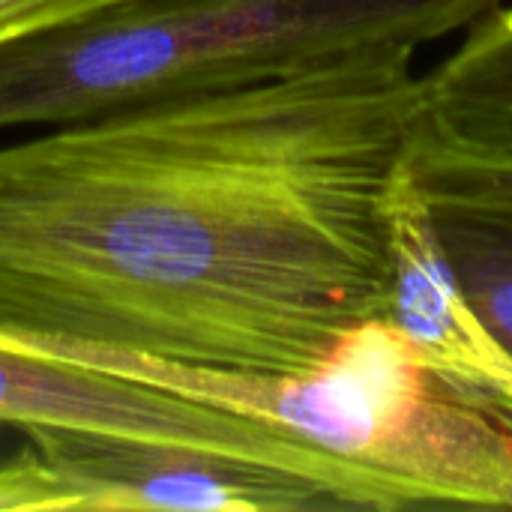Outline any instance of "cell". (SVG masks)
<instances>
[{"label":"cell","mask_w":512,"mask_h":512,"mask_svg":"<svg viewBox=\"0 0 512 512\" xmlns=\"http://www.w3.org/2000/svg\"><path fill=\"white\" fill-rule=\"evenodd\" d=\"M411 57L180 93L0 144V330L303 372L384 315Z\"/></svg>","instance_id":"cell-1"},{"label":"cell","mask_w":512,"mask_h":512,"mask_svg":"<svg viewBox=\"0 0 512 512\" xmlns=\"http://www.w3.org/2000/svg\"><path fill=\"white\" fill-rule=\"evenodd\" d=\"M501 0H147L0 48V132L180 93L414 57Z\"/></svg>","instance_id":"cell-2"},{"label":"cell","mask_w":512,"mask_h":512,"mask_svg":"<svg viewBox=\"0 0 512 512\" xmlns=\"http://www.w3.org/2000/svg\"><path fill=\"white\" fill-rule=\"evenodd\" d=\"M18 339L63 360L252 417L342 465L375 495L381 512L512 510V423L453 387L384 315L345 333L321 363L303 372H216Z\"/></svg>","instance_id":"cell-3"},{"label":"cell","mask_w":512,"mask_h":512,"mask_svg":"<svg viewBox=\"0 0 512 512\" xmlns=\"http://www.w3.org/2000/svg\"><path fill=\"white\" fill-rule=\"evenodd\" d=\"M345 510L318 480L255 459L84 429H27L0 462V512Z\"/></svg>","instance_id":"cell-4"},{"label":"cell","mask_w":512,"mask_h":512,"mask_svg":"<svg viewBox=\"0 0 512 512\" xmlns=\"http://www.w3.org/2000/svg\"><path fill=\"white\" fill-rule=\"evenodd\" d=\"M84 429L186 444L306 474L345 510L378 512L375 495L342 465L225 408L45 354L0 330V429Z\"/></svg>","instance_id":"cell-5"},{"label":"cell","mask_w":512,"mask_h":512,"mask_svg":"<svg viewBox=\"0 0 512 512\" xmlns=\"http://www.w3.org/2000/svg\"><path fill=\"white\" fill-rule=\"evenodd\" d=\"M384 216V318L399 327L423 360L453 387L512 423V351L468 300L405 159L387 183Z\"/></svg>","instance_id":"cell-6"},{"label":"cell","mask_w":512,"mask_h":512,"mask_svg":"<svg viewBox=\"0 0 512 512\" xmlns=\"http://www.w3.org/2000/svg\"><path fill=\"white\" fill-rule=\"evenodd\" d=\"M417 132L453 150L512 156V6L480 18L465 42L423 75Z\"/></svg>","instance_id":"cell-7"},{"label":"cell","mask_w":512,"mask_h":512,"mask_svg":"<svg viewBox=\"0 0 512 512\" xmlns=\"http://www.w3.org/2000/svg\"><path fill=\"white\" fill-rule=\"evenodd\" d=\"M426 204L468 300L512 351V207L429 198Z\"/></svg>","instance_id":"cell-8"},{"label":"cell","mask_w":512,"mask_h":512,"mask_svg":"<svg viewBox=\"0 0 512 512\" xmlns=\"http://www.w3.org/2000/svg\"><path fill=\"white\" fill-rule=\"evenodd\" d=\"M405 165L429 201H468L512 207V156H480L444 147L414 129Z\"/></svg>","instance_id":"cell-9"},{"label":"cell","mask_w":512,"mask_h":512,"mask_svg":"<svg viewBox=\"0 0 512 512\" xmlns=\"http://www.w3.org/2000/svg\"><path fill=\"white\" fill-rule=\"evenodd\" d=\"M147 0H0V48L48 36Z\"/></svg>","instance_id":"cell-10"}]
</instances>
